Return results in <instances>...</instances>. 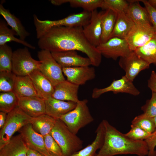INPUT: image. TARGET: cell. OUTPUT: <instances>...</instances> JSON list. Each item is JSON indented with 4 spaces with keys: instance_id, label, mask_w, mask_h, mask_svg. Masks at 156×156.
Returning a JSON list of instances; mask_svg holds the SVG:
<instances>
[{
    "instance_id": "1",
    "label": "cell",
    "mask_w": 156,
    "mask_h": 156,
    "mask_svg": "<svg viewBox=\"0 0 156 156\" xmlns=\"http://www.w3.org/2000/svg\"><path fill=\"white\" fill-rule=\"evenodd\" d=\"M38 46L41 49L51 52L69 51H81L90 59L92 65L99 66L102 55L84 36L83 27L58 26L53 27L39 39Z\"/></svg>"
},
{
    "instance_id": "2",
    "label": "cell",
    "mask_w": 156,
    "mask_h": 156,
    "mask_svg": "<svg viewBox=\"0 0 156 156\" xmlns=\"http://www.w3.org/2000/svg\"><path fill=\"white\" fill-rule=\"evenodd\" d=\"M104 125V142L96 156H114L119 155L135 154L147 155L148 149L145 140L135 141L111 125L106 120L102 121Z\"/></svg>"
},
{
    "instance_id": "3",
    "label": "cell",
    "mask_w": 156,
    "mask_h": 156,
    "mask_svg": "<svg viewBox=\"0 0 156 156\" xmlns=\"http://www.w3.org/2000/svg\"><path fill=\"white\" fill-rule=\"evenodd\" d=\"M91 12L83 10L79 13L70 15L63 19L55 21H42L34 14V21L37 38L39 39L47 31L54 27L64 26L83 27L89 23Z\"/></svg>"
},
{
    "instance_id": "4",
    "label": "cell",
    "mask_w": 156,
    "mask_h": 156,
    "mask_svg": "<svg viewBox=\"0 0 156 156\" xmlns=\"http://www.w3.org/2000/svg\"><path fill=\"white\" fill-rule=\"evenodd\" d=\"M61 148L64 156H70L82 149L83 141L60 119H56L50 133Z\"/></svg>"
},
{
    "instance_id": "5",
    "label": "cell",
    "mask_w": 156,
    "mask_h": 156,
    "mask_svg": "<svg viewBox=\"0 0 156 156\" xmlns=\"http://www.w3.org/2000/svg\"><path fill=\"white\" fill-rule=\"evenodd\" d=\"M88 103L86 99L79 100L74 109L60 118L75 134L80 129L94 120L88 106Z\"/></svg>"
},
{
    "instance_id": "6",
    "label": "cell",
    "mask_w": 156,
    "mask_h": 156,
    "mask_svg": "<svg viewBox=\"0 0 156 156\" xmlns=\"http://www.w3.org/2000/svg\"><path fill=\"white\" fill-rule=\"evenodd\" d=\"M32 119L18 106L8 113L5 122L0 129V148L9 141L16 132L31 123Z\"/></svg>"
},
{
    "instance_id": "7",
    "label": "cell",
    "mask_w": 156,
    "mask_h": 156,
    "mask_svg": "<svg viewBox=\"0 0 156 156\" xmlns=\"http://www.w3.org/2000/svg\"><path fill=\"white\" fill-rule=\"evenodd\" d=\"M40 64L38 69L55 87L65 80L62 68L53 57L50 51L43 49L38 52Z\"/></svg>"
},
{
    "instance_id": "8",
    "label": "cell",
    "mask_w": 156,
    "mask_h": 156,
    "mask_svg": "<svg viewBox=\"0 0 156 156\" xmlns=\"http://www.w3.org/2000/svg\"><path fill=\"white\" fill-rule=\"evenodd\" d=\"M40 62L33 59L25 47L13 52L12 60V71L17 76L28 75L34 70L38 69Z\"/></svg>"
},
{
    "instance_id": "9",
    "label": "cell",
    "mask_w": 156,
    "mask_h": 156,
    "mask_svg": "<svg viewBox=\"0 0 156 156\" xmlns=\"http://www.w3.org/2000/svg\"><path fill=\"white\" fill-rule=\"evenodd\" d=\"M156 34L151 25L135 24L125 39L131 51H134L146 44Z\"/></svg>"
},
{
    "instance_id": "10",
    "label": "cell",
    "mask_w": 156,
    "mask_h": 156,
    "mask_svg": "<svg viewBox=\"0 0 156 156\" xmlns=\"http://www.w3.org/2000/svg\"><path fill=\"white\" fill-rule=\"evenodd\" d=\"M96 48L102 55L114 60L119 57H125L131 52L125 39L116 37L100 44Z\"/></svg>"
},
{
    "instance_id": "11",
    "label": "cell",
    "mask_w": 156,
    "mask_h": 156,
    "mask_svg": "<svg viewBox=\"0 0 156 156\" xmlns=\"http://www.w3.org/2000/svg\"><path fill=\"white\" fill-rule=\"evenodd\" d=\"M109 92L115 94L126 93L135 96L138 95L140 93L133 82L129 80L125 75L119 79L114 80L109 86L106 87L94 88L93 90L92 97L94 99H96L102 94Z\"/></svg>"
},
{
    "instance_id": "12",
    "label": "cell",
    "mask_w": 156,
    "mask_h": 156,
    "mask_svg": "<svg viewBox=\"0 0 156 156\" xmlns=\"http://www.w3.org/2000/svg\"><path fill=\"white\" fill-rule=\"evenodd\" d=\"M119 64L125 71V76L132 82L141 71L148 69L150 65L134 51L125 57H120Z\"/></svg>"
},
{
    "instance_id": "13",
    "label": "cell",
    "mask_w": 156,
    "mask_h": 156,
    "mask_svg": "<svg viewBox=\"0 0 156 156\" xmlns=\"http://www.w3.org/2000/svg\"><path fill=\"white\" fill-rule=\"evenodd\" d=\"M53 58L62 68L73 67L92 65L88 57L79 55L75 51L51 52Z\"/></svg>"
},
{
    "instance_id": "14",
    "label": "cell",
    "mask_w": 156,
    "mask_h": 156,
    "mask_svg": "<svg viewBox=\"0 0 156 156\" xmlns=\"http://www.w3.org/2000/svg\"><path fill=\"white\" fill-rule=\"evenodd\" d=\"M102 13L99 12L97 10L91 12L89 23L83 27L85 37L91 44L96 47L100 44L102 34Z\"/></svg>"
},
{
    "instance_id": "15",
    "label": "cell",
    "mask_w": 156,
    "mask_h": 156,
    "mask_svg": "<svg viewBox=\"0 0 156 156\" xmlns=\"http://www.w3.org/2000/svg\"><path fill=\"white\" fill-rule=\"evenodd\" d=\"M62 69L67 81L79 86L85 84L95 77L94 68L89 66L62 68Z\"/></svg>"
},
{
    "instance_id": "16",
    "label": "cell",
    "mask_w": 156,
    "mask_h": 156,
    "mask_svg": "<svg viewBox=\"0 0 156 156\" xmlns=\"http://www.w3.org/2000/svg\"><path fill=\"white\" fill-rule=\"evenodd\" d=\"M18 131L28 148L37 151L45 156L49 153L45 146L43 136L36 132L31 123L24 126Z\"/></svg>"
},
{
    "instance_id": "17",
    "label": "cell",
    "mask_w": 156,
    "mask_h": 156,
    "mask_svg": "<svg viewBox=\"0 0 156 156\" xmlns=\"http://www.w3.org/2000/svg\"><path fill=\"white\" fill-rule=\"evenodd\" d=\"M18 106L32 118H35L46 114L45 100L38 96L19 99Z\"/></svg>"
},
{
    "instance_id": "18",
    "label": "cell",
    "mask_w": 156,
    "mask_h": 156,
    "mask_svg": "<svg viewBox=\"0 0 156 156\" xmlns=\"http://www.w3.org/2000/svg\"><path fill=\"white\" fill-rule=\"evenodd\" d=\"M46 114L56 119H60L74 109L77 103L71 101H65L50 97L45 100Z\"/></svg>"
},
{
    "instance_id": "19",
    "label": "cell",
    "mask_w": 156,
    "mask_h": 156,
    "mask_svg": "<svg viewBox=\"0 0 156 156\" xmlns=\"http://www.w3.org/2000/svg\"><path fill=\"white\" fill-rule=\"evenodd\" d=\"M28 75L32 81L38 97L45 100L51 96L54 87L38 69L34 70Z\"/></svg>"
},
{
    "instance_id": "20",
    "label": "cell",
    "mask_w": 156,
    "mask_h": 156,
    "mask_svg": "<svg viewBox=\"0 0 156 156\" xmlns=\"http://www.w3.org/2000/svg\"><path fill=\"white\" fill-rule=\"evenodd\" d=\"M79 87V86L65 80L55 86L51 97L60 100L77 103L79 100L78 97Z\"/></svg>"
},
{
    "instance_id": "21",
    "label": "cell",
    "mask_w": 156,
    "mask_h": 156,
    "mask_svg": "<svg viewBox=\"0 0 156 156\" xmlns=\"http://www.w3.org/2000/svg\"><path fill=\"white\" fill-rule=\"evenodd\" d=\"M28 148L20 134L13 136L0 148V156H27Z\"/></svg>"
},
{
    "instance_id": "22",
    "label": "cell",
    "mask_w": 156,
    "mask_h": 156,
    "mask_svg": "<svg viewBox=\"0 0 156 156\" xmlns=\"http://www.w3.org/2000/svg\"><path fill=\"white\" fill-rule=\"evenodd\" d=\"M95 132V138L91 144L70 156H96V151L101 148L104 140L105 130L102 121L99 124Z\"/></svg>"
},
{
    "instance_id": "23",
    "label": "cell",
    "mask_w": 156,
    "mask_h": 156,
    "mask_svg": "<svg viewBox=\"0 0 156 156\" xmlns=\"http://www.w3.org/2000/svg\"><path fill=\"white\" fill-rule=\"evenodd\" d=\"M142 0L129 3L128 7L125 12L135 24L151 25L147 10L145 7H143L139 4V2H142Z\"/></svg>"
},
{
    "instance_id": "24",
    "label": "cell",
    "mask_w": 156,
    "mask_h": 156,
    "mask_svg": "<svg viewBox=\"0 0 156 156\" xmlns=\"http://www.w3.org/2000/svg\"><path fill=\"white\" fill-rule=\"evenodd\" d=\"M13 91L19 99L38 96L29 75L17 76Z\"/></svg>"
},
{
    "instance_id": "25",
    "label": "cell",
    "mask_w": 156,
    "mask_h": 156,
    "mask_svg": "<svg viewBox=\"0 0 156 156\" xmlns=\"http://www.w3.org/2000/svg\"><path fill=\"white\" fill-rule=\"evenodd\" d=\"M134 24L125 12L117 13L116 21L110 38L116 37L125 39Z\"/></svg>"
},
{
    "instance_id": "26",
    "label": "cell",
    "mask_w": 156,
    "mask_h": 156,
    "mask_svg": "<svg viewBox=\"0 0 156 156\" xmlns=\"http://www.w3.org/2000/svg\"><path fill=\"white\" fill-rule=\"evenodd\" d=\"M0 14L6 21L7 24L16 33L21 40L25 41V38L29 36L30 33L25 29L20 20L8 10L5 9L2 3L0 4Z\"/></svg>"
},
{
    "instance_id": "27",
    "label": "cell",
    "mask_w": 156,
    "mask_h": 156,
    "mask_svg": "<svg viewBox=\"0 0 156 156\" xmlns=\"http://www.w3.org/2000/svg\"><path fill=\"white\" fill-rule=\"evenodd\" d=\"M117 17V13L110 9L102 12L101 17L102 34L100 44L106 42L110 38Z\"/></svg>"
},
{
    "instance_id": "28",
    "label": "cell",
    "mask_w": 156,
    "mask_h": 156,
    "mask_svg": "<svg viewBox=\"0 0 156 156\" xmlns=\"http://www.w3.org/2000/svg\"><path fill=\"white\" fill-rule=\"evenodd\" d=\"M56 120L45 114L32 118L31 124L36 132L44 136L50 133L55 125Z\"/></svg>"
},
{
    "instance_id": "29",
    "label": "cell",
    "mask_w": 156,
    "mask_h": 156,
    "mask_svg": "<svg viewBox=\"0 0 156 156\" xmlns=\"http://www.w3.org/2000/svg\"><path fill=\"white\" fill-rule=\"evenodd\" d=\"M8 25L4 20H0V46L6 44L8 42L13 41L23 44L27 48L35 49V47L15 37L17 36L16 33L12 29L8 26Z\"/></svg>"
},
{
    "instance_id": "30",
    "label": "cell",
    "mask_w": 156,
    "mask_h": 156,
    "mask_svg": "<svg viewBox=\"0 0 156 156\" xmlns=\"http://www.w3.org/2000/svg\"><path fill=\"white\" fill-rule=\"evenodd\" d=\"M134 52L150 65L153 64L156 66V34L144 46Z\"/></svg>"
},
{
    "instance_id": "31",
    "label": "cell",
    "mask_w": 156,
    "mask_h": 156,
    "mask_svg": "<svg viewBox=\"0 0 156 156\" xmlns=\"http://www.w3.org/2000/svg\"><path fill=\"white\" fill-rule=\"evenodd\" d=\"M19 99L13 91L0 93V111L7 114L18 106Z\"/></svg>"
},
{
    "instance_id": "32",
    "label": "cell",
    "mask_w": 156,
    "mask_h": 156,
    "mask_svg": "<svg viewBox=\"0 0 156 156\" xmlns=\"http://www.w3.org/2000/svg\"><path fill=\"white\" fill-rule=\"evenodd\" d=\"M13 52L6 44L0 46V71H12Z\"/></svg>"
},
{
    "instance_id": "33",
    "label": "cell",
    "mask_w": 156,
    "mask_h": 156,
    "mask_svg": "<svg viewBox=\"0 0 156 156\" xmlns=\"http://www.w3.org/2000/svg\"><path fill=\"white\" fill-rule=\"evenodd\" d=\"M17 76L12 71H0V91H13Z\"/></svg>"
},
{
    "instance_id": "34",
    "label": "cell",
    "mask_w": 156,
    "mask_h": 156,
    "mask_svg": "<svg viewBox=\"0 0 156 156\" xmlns=\"http://www.w3.org/2000/svg\"><path fill=\"white\" fill-rule=\"evenodd\" d=\"M72 8H81L84 10L91 12L102 7L103 0H67Z\"/></svg>"
},
{
    "instance_id": "35",
    "label": "cell",
    "mask_w": 156,
    "mask_h": 156,
    "mask_svg": "<svg viewBox=\"0 0 156 156\" xmlns=\"http://www.w3.org/2000/svg\"><path fill=\"white\" fill-rule=\"evenodd\" d=\"M131 125L138 127L151 133L156 129L153 118L142 114L136 116L131 121Z\"/></svg>"
},
{
    "instance_id": "36",
    "label": "cell",
    "mask_w": 156,
    "mask_h": 156,
    "mask_svg": "<svg viewBox=\"0 0 156 156\" xmlns=\"http://www.w3.org/2000/svg\"><path fill=\"white\" fill-rule=\"evenodd\" d=\"M43 138L46 148L50 154L53 156H64L60 146L50 133Z\"/></svg>"
},
{
    "instance_id": "37",
    "label": "cell",
    "mask_w": 156,
    "mask_h": 156,
    "mask_svg": "<svg viewBox=\"0 0 156 156\" xmlns=\"http://www.w3.org/2000/svg\"><path fill=\"white\" fill-rule=\"evenodd\" d=\"M124 0H103L102 8L105 10H111L117 13L125 11L129 5Z\"/></svg>"
},
{
    "instance_id": "38",
    "label": "cell",
    "mask_w": 156,
    "mask_h": 156,
    "mask_svg": "<svg viewBox=\"0 0 156 156\" xmlns=\"http://www.w3.org/2000/svg\"><path fill=\"white\" fill-rule=\"evenodd\" d=\"M131 127L130 130L125 134L129 138L133 140H144L151 134L138 127L131 124Z\"/></svg>"
},
{
    "instance_id": "39",
    "label": "cell",
    "mask_w": 156,
    "mask_h": 156,
    "mask_svg": "<svg viewBox=\"0 0 156 156\" xmlns=\"http://www.w3.org/2000/svg\"><path fill=\"white\" fill-rule=\"evenodd\" d=\"M144 114L153 118L156 116V93L152 92L151 99L147 100L141 107Z\"/></svg>"
},
{
    "instance_id": "40",
    "label": "cell",
    "mask_w": 156,
    "mask_h": 156,
    "mask_svg": "<svg viewBox=\"0 0 156 156\" xmlns=\"http://www.w3.org/2000/svg\"><path fill=\"white\" fill-rule=\"evenodd\" d=\"M146 143L148 149V156H156V129L151 133L149 136L144 140Z\"/></svg>"
},
{
    "instance_id": "41",
    "label": "cell",
    "mask_w": 156,
    "mask_h": 156,
    "mask_svg": "<svg viewBox=\"0 0 156 156\" xmlns=\"http://www.w3.org/2000/svg\"><path fill=\"white\" fill-rule=\"evenodd\" d=\"M145 7L147 10L149 16L151 23L156 32V10L153 8L148 3L147 0H142Z\"/></svg>"
},
{
    "instance_id": "42",
    "label": "cell",
    "mask_w": 156,
    "mask_h": 156,
    "mask_svg": "<svg viewBox=\"0 0 156 156\" xmlns=\"http://www.w3.org/2000/svg\"><path fill=\"white\" fill-rule=\"evenodd\" d=\"M147 86L152 92L156 93V72L152 70L148 80Z\"/></svg>"
},
{
    "instance_id": "43",
    "label": "cell",
    "mask_w": 156,
    "mask_h": 156,
    "mask_svg": "<svg viewBox=\"0 0 156 156\" xmlns=\"http://www.w3.org/2000/svg\"><path fill=\"white\" fill-rule=\"evenodd\" d=\"M27 156H46L44 155L36 150L28 148L27 152Z\"/></svg>"
},
{
    "instance_id": "44",
    "label": "cell",
    "mask_w": 156,
    "mask_h": 156,
    "mask_svg": "<svg viewBox=\"0 0 156 156\" xmlns=\"http://www.w3.org/2000/svg\"><path fill=\"white\" fill-rule=\"evenodd\" d=\"M8 114L3 112H0V129H1L5 124L7 116Z\"/></svg>"
},
{
    "instance_id": "45",
    "label": "cell",
    "mask_w": 156,
    "mask_h": 156,
    "mask_svg": "<svg viewBox=\"0 0 156 156\" xmlns=\"http://www.w3.org/2000/svg\"><path fill=\"white\" fill-rule=\"evenodd\" d=\"M149 4L154 8L156 10V0H147Z\"/></svg>"
},
{
    "instance_id": "46",
    "label": "cell",
    "mask_w": 156,
    "mask_h": 156,
    "mask_svg": "<svg viewBox=\"0 0 156 156\" xmlns=\"http://www.w3.org/2000/svg\"><path fill=\"white\" fill-rule=\"evenodd\" d=\"M154 121L156 128V116L153 118Z\"/></svg>"
},
{
    "instance_id": "47",
    "label": "cell",
    "mask_w": 156,
    "mask_h": 156,
    "mask_svg": "<svg viewBox=\"0 0 156 156\" xmlns=\"http://www.w3.org/2000/svg\"><path fill=\"white\" fill-rule=\"evenodd\" d=\"M46 156H53L50 154L49 153Z\"/></svg>"
}]
</instances>
